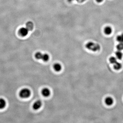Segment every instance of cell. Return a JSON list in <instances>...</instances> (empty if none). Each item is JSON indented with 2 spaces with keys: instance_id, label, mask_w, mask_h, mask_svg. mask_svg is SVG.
Segmentation results:
<instances>
[{
  "instance_id": "5",
  "label": "cell",
  "mask_w": 123,
  "mask_h": 123,
  "mask_svg": "<svg viewBox=\"0 0 123 123\" xmlns=\"http://www.w3.org/2000/svg\"><path fill=\"white\" fill-rule=\"evenodd\" d=\"M42 94L43 96L45 97H48L51 94V91L48 88H43L42 91Z\"/></svg>"
},
{
  "instance_id": "4",
  "label": "cell",
  "mask_w": 123,
  "mask_h": 123,
  "mask_svg": "<svg viewBox=\"0 0 123 123\" xmlns=\"http://www.w3.org/2000/svg\"><path fill=\"white\" fill-rule=\"evenodd\" d=\"M42 106V101L40 100H37L35 101L33 105V108L34 110H37L39 109Z\"/></svg>"
},
{
  "instance_id": "1",
  "label": "cell",
  "mask_w": 123,
  "mask_h": 123,
  "mask_svg": "<svg viewBox=\"0 0 123 123\" xmlns=\"http://www.w3.org/2000/svg\"><path fill=\"white\" fill-rule=\"evenodd\" d=\"M85 47L88 50L93 52L99 51L101 49V47L99 44L92 42L87 43L85 45Z\"/></svg>"
},
{
  "instance_id": "7",
  "label": "cell",
  "mask_w": 123,
  "mask_h": 123,
  "mask_svg": "<svg viewBox=\"0 0 123 123\" xmlns=\"http://www.w3.org/2000/svg\"><path fill=\"white\" fill-rule=\"evenodd\" d=\"M105 103L108 106H111L112 105L114 102L113 98L111 97H108L105 99Z\"/></svg>"
},
{
  "instance_id": "8",
  "label": "cell",
  "mask_w": 123,
  "mask_h": 123,
  "mask_svg": "<svg viewBox=\"0 0 123 123\" xmlns=\"http://www.w3.org/2000/svg\"><path fill=\"white\" fill-rule=\"evenodd\" d=\"M34 27V24H33V23L31 22H27L26 24V27L27 28L29 31L33 30Z\"/></svg>"
},
{
  "instance_id": "10",
  "label": "cell",
  "mask_w": 123,
  "mask_h": 123,
  "mask_svg": "<svg viewBox=\"0 0 123 123\" xmlns=\"http://www.w3.org/2000/svg\"><path fill=\"white\" fill-rule=\"evenodd\" d=\"M6 105V101L2 98H0V110L4 109Z\"/></svg>"
},
{
  "instance_id": "13",
  "label": "cell",
  "mask_w": 123,
  "mask_h": 123,
  "mask_svg": "<svg viewBox=\"0 0 123 123\" xmlns=\"http://www.w3.org/2000/svg\"><path fill=\"white\" fill-rule=\"evenodd\" d=\"M50 59V56L47 53H44L43 54V58H42V60L44 62H47Z\"/></svg>"
},
{
  "instance_id": "19",
  "label": "cell",
  "mask_w": 123,
  "mask_h": 123,
  "mask_svg": "<svg viewBox=\"0 0 123 123\" xmlns=\"http://www.w3.org/2000/svg\"><path fill=\"white\" fill-rule=\"evenodd\" d=\"M95 0L98 3H101V2H102L104 0Z\"/></svg>"
},
{
  "instance_id": "16",
  "label": "cell",
  "mask_w": 123,
  "mask_h": 123,
  "mask_svg": "<svg viewBox=\"0 0 123 123\" xmlns=\"http://www.w3.org/2000/svg\"><path fill=\"white\" fill-rule=\"evenodd\" d=\"M117 59L116 57L112 56L110 58L109 61H110V63L112 64H114L115 63H116L117 62Z\"/></svg>"
},
{
  "instance_id": "17",
  "label": "cell",
  "mask_w": 123,
  "mask_h": 123,
  "mask_svg": "<svg viewBox=\"0 0 123 123\" xmlns=\"http://www.w3.org/2000/svg\"><path fill=\"white\" fill-rule=\"evenodd\" d=\"M117 48L118 50L121 51L123 50V43H119L117 46Z\"/></svg>"
},
{
  "instance_id": "3",
  "label": "cell",
  "mask_w": 123,
  "mask_h": 123,
  "mask_svg": "<svg viewBox=\"0 0 123 123\" xmlns=\"http://www.w3.org/2000/svg\"><path fill=\"white\" fill-rule=\"evenodd\" d=\"M29 31L26 27H22L18 31V34L21 36L25 37L28 35Z\"/></svg>"
},
{
  "instance_id": "2",
  "label": "cell",
  "mask_w": 123,
  "mask_h": 123,
  "mask_svg": "<svg viewBox=\"0 0 123 123\" xmlns=\"http://www.w3.org/2000/svg\"><path fill=\"white\" fill-rule=\"evenodd\" d=\"M31 92L28 88H24L21 90L19 92V96L22 98H27L31 96Z\"/></svg>"
},
{
  "instance_id": "12",
  "label": "cell",
  "mask_w": 123,
  "mask_h": 123,
  "mask_svg": "<svg viewBox=\"0 0 123 123\" xmlns=\"http://www.w3.org/2000/svg\"><path fill=\"white\" fill-rule=\"evenodd\" d=\"M117 59L119 60H121L123 58V53L121 51L118 50L115 53Z\"/></svg>"
},
{
  "instance_id": "14",
  "label": "cell",
  "mask_w": 123,
  "mask_h": 123,
  "mask_svg": "<svg viewBox=\"0 0 123 123\" xmlns=\"http://www.w3.org/2000/svg\"><path fill=\"white\" fill-rule=\"evenodd\" d=\"M114 67L115 69L117 70H118L120 69L122 67V64L121 63L117 62L116 63L114 64Z\"/></svg>"
},
{
  "instance_id": "15",
  "label": "cell",
  "mask_w": 123,
  "mask_h": 123,
  "mask_svg": "<svg viewBox=\"0 0 123 123\" xmlns=\"http://www.w3.org/2000/svg\"><path fill=\"white\" fill-rule=\"evenodd\" d=\"M117 42L119 43H123V34H121L120 35L117 36L116 38Z\"/></svg>"
},
{
  "instance_id": "9",
  "label": "cell",
  "mask_w": 123,
  "mask_h": 123,
  "mask_svg": "<svg viewBox=\"0 0 123 123\" xmlns=\"http://www.w3.org/2000/svg\"><path fill=\"white\" fill-rule=\"evenodd\" d=\"M112 32V28L111 27L107 26L104 29V32L107 35L111 34Z\"/></svg>"
},
{
  "instance_id": "18",
  "label": "cell",
  "mask_w": 123,
  "mask_h": 123,
  "mask_svg": "<svg viewBox=\"0 0 123 123\" xmlns=\"http://www.w3.org/2000/svg\"><path fill=\"white\" fill-rule=\"evenodd\" d=\"M67 0L69 2H72L73 1L75 0L77 1V2H79V3H82V2L85 1L86 0Z\"/></svg>"
},
{
  "instance_id": "6",
  "label": "cell",
  "mask_w": 123,
  "mask_h": 123,
  "mask_svg": "<svg viewBox=\"0 0 123 123\" xmlns=\"http://www.w3.org/2000/svg\"><path fill=\"white\" fill-rule=\"evenodd\" d=\"M53 68L55 72H60L62 69V66L60 64L56 63L53 65Z\"/></svg>"
},
{
  "instance_id": "11",
  "label": "cell",
  "mask_w": 123,
  "mask_h": 123,
  "mask_svg": "<svg viewBox=\"0 0 123 123\" xmlns=\"http://www.w3.org/2000/svg\"><path fill=\"white\" fill-rule=\"evenodd\" d=\"M43 54L40 52H36L35 55V57L36 59L38 60H42L43 57Z\"/></svg>"
}]
</instances>
